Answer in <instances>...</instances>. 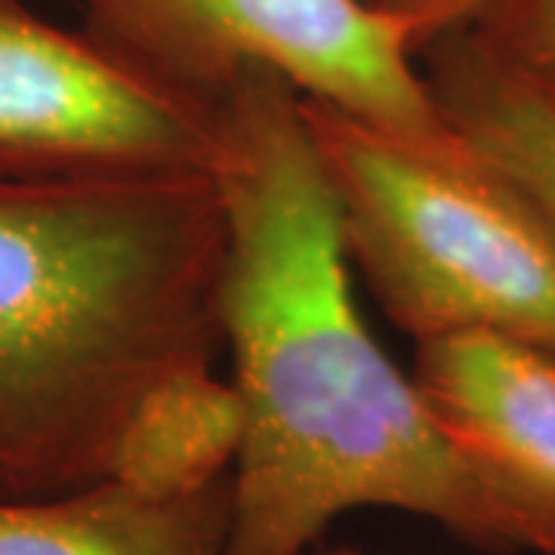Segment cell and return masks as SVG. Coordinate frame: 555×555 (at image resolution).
<instances>
[{
  "mask_svg": "<svg viewBox=\"0 0 555 555\" xmlns=\"http://www.w3.org/2000/svg\"><path fill=\"white\" fill-rule=\"evenodd\" d=\"M225 210L222 346L244 401L225 555H309L356 509L429 518L485 553L528 550L383 352L297 87L250 68L214 112Z\"/></svg>",
  "mask_w": 555,
  "mask_h": 555,
  "instance_id": "obj_1",
  "label": "cell"
},
{
  "mask_svg": "<svg viewBox=\"0 0 555 555\" xmlns=\"http://www.w3.org/2000/svg\"><path fill=\"white\" fill-rule=\"evenodd\" d=\"M222 266L214 170L0 173V500L108 478L139 398L222 349Z\"/></svg>",
  "mask_w": 555,
  "mask_h": 555,
  "instance_id": "obj_2",
  "label": "cell"
},
{
  "mask_svg": "<svg viewBox=\"0 0 555 555\" xmlns=\"http://www.w3.org/2000/svg\"><path fill=\"white\" fill-rule=\"evenodd\" d=\"M346 254L408 337L496 331L555 352V238L476 155L411 149L302 96Z\"/></svg>",
  "mask_w": 555,
  "mask_h": 555,
  "instance_id": "obj_3",
  "label": "cell"
},
{
  "mask_svg": "<svg viewBox=\"0 0 555 555\" xmlns=\"http://www.w3.org/2000/svg\"><path fill=\"white\" fill-rule=\"evenodd\" d=\"M83 31L164 96L214 120L250 68L386 137L473 158L438 115L404 25L371 0H80Z\"/></svg>",
  "mask_w": 555,
  "mask_h": 555,
  "instance_id": "obj_4",
  "label": "cell"
},
{
  "mask_svg": "<svg viewBox=\"0 0 555 555\" xmlns=\"http://www.w3.org/2000/svg\"><path fill=\"white\" fill-rule=\"evenodd\" d=\"M214 120L164 96L83 28L0 0V173L214 170Z\"/></svg>",
  "mask_w": 555,
  "mask_h": 555,
  "instance_id": "obj_5",
  "label": "cell"
},
{
  "mask_svg": "<svg viewBox=\"0 0 555 555\" xmlns=\"http://www.w3.org/2000/svg\"><path fill=\"white\" fill-rule=\"evenodd\" d=\"M416 392L525 531L555 555V352L496 331H454L414 343Z\"/></svg>",
  "mask_w": 555,
  "mask_h": 555,
  "instance_id": "obj_6",
  "label": "cell"
},
{
  "mask_svg": "<svg viewBox=\"0 0 555 555\" xmlns=\"http://www.w3.org/2000/svg\"><path fill=\"white\" fill-rule=\"evenodd\" d=\"M416 62L444 124L555 238V102L500 60L469 22L433 35Z\"/></svg>",
  "mask_w": 555,
  "mask_h": 555,
  "instance_id": "obj_7",
  "label": "cell"
},
{
  "mask_svg": "<svg viewBox=\"0 0 555 555\" xmlns=\"http://www.w3.org/2000/svg\"><path fill=\"white\" fill-rule=\"evenodd\" d=\"M232 476L177 500L102 478L65 494L0 500V555H225Z\"/></svg>",
  "mask_w": 555,
  "mask_h": 555,
  "instance_id": "obj_8",
  "label": "cell"
},
{
  "mask_svg": "<svg viewBox=\"0 0 555 555\" xmlns=\"http://www.w3.org/2000/svg\"><path fill=\"white\" fill-rule=\"evenodd\" d=\"M244 441V401L232 377L192 364L158 379L120 429L108 478L139 494L177 500L232 476Z\"/></svg>",
  "mask_w": 555,
  "mask_h": 555,
  "instance_id": "obj_9",
  "label": "cell"
},
{
  "mask_svg": "<svg viewBox=\"0 0 555 555\" xmlns=\"http://www.w3.org/2000/svg\"><path fill=\"white\" fill-rule=\"evenodd\" d=\"M466 22L513 72L555 102V0H485Z\"/></svg>",
  "mask_w": 555,
  "mask_h": 555,
  "instance_id": "obj_10",
  "label": "cell"
},
{
  "mask_svg": "<svg viewBox=\"0 0 555 555\" xmlns=\"http://www.w3.org/2000/svg\"><path fill=\"white\" fill-rule=\"evenodd\" d=\"M371 3L396 16L404 25L414 50H420L441 28L469 20L485 0H371Z\"/></svg>",
  "mask_w": 555,
  "mask_h": 555,
  "instance_id": "obj_11",
  "label": "cell"
},
{
  "mask_svg": "<svg viewBox=\"0 0 555 555\" xmlns=\"http://www.w3.org/2000/svg\"><path fill=\"white\" fill-rule=\"evenodd\" d=\"M309 555H364L358 550H349V546H337V550H312Z\"/></svg>",
  "mask_w": 555,
  "mask_h": 555,
  "instance_id": "obj_12",
  "label": "cell"
}]
</instances>
